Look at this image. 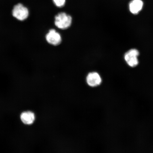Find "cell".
I'll list each match as a JSON object with an SVG mask.
<instances>
[{"label": "cell", "mask_w": 153, "mask_h": 153, "mask_svg": "<svg viewBox=\"0 0 153 153\" xmlns=\"http://www.w3.org/2000/svg\"><path fill=\"white\" fill-rule=\"evenodd\" d=\"M86 81L89 86L94 87L100 85L102 79L98 73L92 72L88 74L86 78Z\"/></svg>", "instance_id": "5b68a950"}, {"label": "cell", "mask_w": 153, "mask_h": 153, "mask_svg": "<svg viewBox=\"0 0 153 153\" xmlns=\"http://www.w3.org/2000/svg\"><path fill=\"white\" fill-rule=\"evenodd\" d=\"M139 54V51L137 49H131L125 53L124 59L129 66L131 67H135L139 64L137 57Z\"/></svg>", "instance_id": "3957f363"}, {"label": "cell", "mask_w": 153, "mask_h": 153, "mask_svg": "<svg viewBox=\"0 0 153 153\" xmlns=\"http://www.w3.org/2000/svg\"><path fill=\"white\" fill-rule=\"evenodd\" d=\"M53 1L56 7H62L65 4L66 0H53Z\"/></svg>", "instance_id": "ba28073f"}, {"label": "cell", "mask_w": 153, "mask_h": 153, "mask_svg": "<svg viewBox=\"0 0 153 153\" xmlns=\"http://www.w3.org/2000/svg\"><path fill=\"white\" fill-rule=\"evenodd\" d=\"M45 39L48 43L53 45H60L62 41L60 34L54 29L49 30L45 36Z\"/></svg>", "instance_id": "277c9868"}, {"label": "cell", "mask_w": 153, "mask_h": 153, "mask_svg": "<svg viewBox=\"0 0 153 153\" xmlns=\"http://www.w3.org/2000/svg\"><path fill=\"white\" fill-rule=\"evenodd\" d=\"M143 3L142 0H132L129 4V9L132 14H137L142 10Z\"/></svg>", "instance_id": "8992f818"}, {"label": "cell", "mask_w": 153, "mask_h": 153, "mask_svg": "<svg viewBox=\"0 0 153 153\" xmlns=\"http://www.w3.org/2000/svg\"><path fill=\"white\" fill-rule=\"evenodd\" d=\"M55 25L60 29L65 30L69 27L72 22V18L70 15L64 12L57 14L55 18Z\"/></svg>", "instance_id": "7a4b0ae2"}, {"label": "cell", "mask_w": 153, "mask_h": 153, "mask_svg": "<svg viewBox=\"0 0 153 153\" xmlns=\"http://www.w3.org/2000/svg\"><path fill=\"white\" fill-rule=\"evenodd\" d=\"M21 119L25 124H31L35 120V115L33 113L30 111L25 112L21 115Z\"/></svg>", "instance_id": "52a82bcc"}, {"label": "cell", "mask_w": 153, "mask_h": 153, "mask_svg": "<svg viewBox=\"0 0 153 153\" xmlns=\"http://www.w3.org/2000/svg\"><path fill=\"white\" fill-rule=\"evenodd\" d=\"M11 14L13 18L20 22H25L30 16L29 11L27 7L21 3L14 6Z\"/></svg>", "instance_id": "6da1fadb"}]
</instances>
